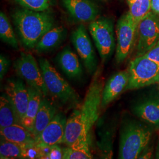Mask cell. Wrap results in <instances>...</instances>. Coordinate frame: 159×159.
<instances>
[{
    "label": "cell",
    "mask_w": 159,
    "mask_h": 159,
    "mask_svg": "<svg viewBox=\"0 0 159 159\" xmlns=\"http://www.w3.org/2000/svg\"><path fill=\"white\" fill-rule=\"evenodd\" d=\"M154 129L137 117L125 114L120 128L119 159H139L152 140Z\"/></svg>",
    "instance_id": "6da1fadb"
},
{
    "label": "cell",
    "mask_w": 159,
    "mask_h": 159,
    "mask_svg": "<svg viewBox=\"0 0 159 159\" xmlns=\"http://www.w3.org/2000/svg\"><path fill=\"white\" fill-rule=\"evenodd\" d=\"M138 26L129 12L120 18L116 27L117 46L115 58L117 64L125 61L136 44Z\"/></svg>",
    "instance_id": "ba28073f"
},
{
    "label": "cell",
    "mask_w": 159,
    "mask_h": 159,
    "mask_svg": "<svg viewBox=\"0 0 159 159\" xmlns=\"http://www.w3.org/2000/svg\"><path fill=\"white\" fill-rule=\"evenodd\" d=\"M154 158L155 159H159V134L157 139V142L156 146L155 149V154H154Z\"/></svg>",
    "instance_id": "836d02e7"
},
{
    "label": "cell",
    "mask_w": 159,
    "mask_h": 159,
    "mask_svg": "<svg viewBox=\"0 0 159 159\" xmlns=\"http://www.w3.org/2000/svg\"><path fill=\"white\" fill-rule=\"evenodd\" d=\"M39 66L48 95L51 97L57 106L66 109H80L82 102L79 94L63 79L50 61L46 58H40Z\"/></svg>",
    "instance_id": "3957f363"
},
{
    "label": "cell",
    "mask_w": 159,
    "mask_h": 159,
    "mask_svg": "<svg viewBox=\"0 0 159 159\" xmlns=\"http://www.w3.org/2000/svg\"><path fill=\"white\" fill-rule=\"evenodd\" d=\"M89 30L102 63L107 62L115 49L113 20L107 17L97 18L90 23Z\"/></svg>",
    "instance_id": "8992f818"
},
{
    "label": "cell",
    "mask_w": 159,
    "mask_h": 159,
    "mask_svg": "<svg viewBox=\"0 0 159 159\" xmlns=\"http://www.w3.org/2000/svg\"><path fill=\"white\" fill-rule=\"evenodd\" d=\"M62 2L70 16L78 22L91 23L98 16V7L90 0H62Z\"/></svg>",
    "instance_id": "9a60e30c"
},
{
    "label": "cell",
    "mask_w": 159,
    "mask_h": 159,
    "mask_svg": "<svg viewBox=\"0 0 159 159\" xmlns=\"http://www.w3.org/2000/svg\"><path fill=\"white\" fill-rule=\"evenodd\" d=\"M152 140L148 143V146L144 148L142 152L139 157V159H153L154 157V148L153 144H152Z\"/></svg>",
    "instance_id": "4dcf8cb0"
},
{
    "label": "cell",
    "mask_w": 159,
    "mask_h": 159,
    "mask_svg": "<svg viewBox=\"0 0 159 159\" xmlns=\"http://www.w3.org/2000/svg\"><path fill=\"white\" fill-rule=\"evenodd\" d=\"M4 91L21 122L26 113L29 104L28 87L24 85L21 80L9 79L7 80Z\"/></svg>",
    "instance_id": "4fadbf2b"
},
{
    "label": "cell",
    "mask_w": 159,
    "mask_h": 159,
    "mask_svg": "<svg viewBox=\"0 0 159 159\" xmlns=\"http://www.w3.org/2000/svg\"><path fill=\"white\" fill-rule=\"evenodd\" d=\"M57 61L60 68L69 78L79 79L83 75V70L79 59L69 46L60 52Z\"/></svg>",
    "instance_id": "e0dca14e"
},
{
    "label": "cell",
    "mask_w": 159,
    "mask_h": 159,
    "mask_svg": "<svg viewBox=\"0 0 159 159\" xmlns=\"http://www.w3.org/2000/svg\"><path fill=\"white\" fill-rule=\"evenodd\" d=\"M57 113V108L54 103L46 97H43L40 108L34 121L33 134L35 138V140L36 138L50 123Z\"/></svg>",
    "instance_id": "ffe728a7"
},
{
    "label": "cell",
    "mask_w": 159,
    "mask_h": 159,
    "mask_svg": "<svg viewBox=\"0 0 159 159\" xmlns=\"http://www.w3.org/2000/svg\"><path fill=\"white\" fill-rule=\"evenodd\" d=\"M67 37V30L63 26L53 27L48 31L36 44L38 53H46L60 46Z\"/></svg>",
    "instance_id": "d6986e66"
},
{
    "label": "cell",
    "mask_w": 159,
    "mask_h": 159,
    "mask_svg": "<svg viewBox=\"0 0 159 159\" xmlns=\"http://www.w3.org/2000/svg\"><path fill=\"white\" fill-rule=\"evenodd\" d=\"M0 135L6 140L25 147L36 144L33 133L21 124H16L0 129Z\"/></svg>",
    "instance_id": "ac0fdd59"
},
{
    "label": "cell",
    "mask_w": 159,
    "mask_h": 159,
    "mask_svg": "<svg viewBox=\"0 0 159 159\" xmlns=\"http://www.w3.org/2000/svg\"><path fill=\"white\" fill-rule=\"evenodd\" d=\"M63 148L58 146V144L52 145L50 150L46 159H63Z\"/></svg>",
    "instance_id": "f1b7e54d"
},
{
    "label": "cell",
    "mask_w": 159,
    "mask_h": 159,
    "mask_svg": "<svg viewBox=\"0 0 159 159\" xmlns=\"http://www.w3.org/2000/svg\"><path fill=\"white\" fill-rule=\"evenodd\" d=\"M71 40L87 72L93 75L98 68V59L84 25L80 24L74 30Z\"/></svg>",
    "instance_id": "8fae6325"
},
{
    "label": "cell",
    "mask_w": 159,
    "mask_h": 159,
    "mask_svg": "<svg viewBox=\"0 0 159 159\" xmlns=\"http://www.w3.org/2000/svg\"><path fill=\"white\" fill-rule=\"evenodd\" d=\"M145 56L148 58L159 63V40L153 48L148 52Z\"/></svg>",
    "instance_id": "1f68e13d"
},
{
    "label": "cell",
    "mask_w": 159,
    "mask_h": 159,
    "mask_svg": "<svg viewBox=\"0 0 159 159\" xmlns=\"http://www.w3.org/2000/svg\"><path fill=\"white\" fill-rule=\"evenodd\" d=\"M135 117L159 130V87L145 92L131 106Z\"/></svg>",
    "instance_id": "9c48e42d"
},
{
    "label": "cell",
    "mask_w": 159,
    "mask_h": 159,
    "mask_svg": "<svg viewBox=\"0 0 159 159\" xmlns=\"http://www.w3.org/2000/svg\"><path fill=\"white\" fill-rule=\"evenodd\" d=\"M10 65L9 59L2 54L0 56V79L2 81L7 73Z\"/></svg>",
    "instance_id": "f546056e"
},
{
    "label": "cell",
    "mask_w": 159,
    "mask_h": 159,
    "mask_svg": "<svg viewBox=\"0 0 159 159\" xmlns=\"http://www.w3.org/2000/svg\"><path fill=\"white\" fill-rule=\"evenodd\" d=\"M89 134L80 109H74L67 119L64 144L71 146L89 142Z\"/></svg>",
    "instance_id": "7c38bea8"
},
{
    "label": "cell",
    "mask_w": 159,
    "mask_h": 159,
    "mask_svg": "<svg viewBox=\"0 0 159 159\" xmlns=\"http://www.w3.org/2000/svg\"><path fill=\"white\" fill-rule=\"evenodd\" d=\"M131 17L138 26L151 10V0H127Z\"/></svg>",
    "instance_id": "cb8c5ba5"
},
{
    "label": "cell",
    "mask_w": 159,
    "mask_h": 159,
    "mask_svg": "<svg viewBox=\"0 0 159 159\" xmlns=\"http://www.w3.org/2000/svg\"><path fill=\"white\" fill-rule=\"evenodd\" d=\"M23 8L35 11H46L54 4V0H14Z\"/></svg>",
    "instance_id": "83f0119b"
},
{
    "label": "cell",
    "mask_w": 159,
    "mask_h": 159,
    "mask_svg": "<svg viewBox=\"0 0 159 159\" xmlns=\"http://www.w3.org/2000/svg\"><path fill=\"white\" fill-rule=\"evenodd\" d=\"M129 80L128 69L115 73L108 80L102 91V109L108 106L123 91H125Z\"/></svg>",
    "instance_id": "2e32d148"
},
{
    "label": "cell",
    "mask_w": 159,
    "mask_h": 159,
    "mask_svg": "<svg viewBox=\"0 0 159 159\" xmlns=\"http://www.w3.org/2000/svg\"><path fill=\"white\" fill-rule=\"evenodd\" d=\"M0 37L1 40L14 49H18V43L8 17L0 12Z\"/></svg>",
    "instance_id": "484cf974"
},
{
    "label": "cell",
    "mask_w": 159,
    "mask_h": 159,
    "mask_svg": "<svg viewBox=\"0 0 159 159\" xmlns=\"http://www.w3.org/2000/svg\"><path fill=\"white\" fill-rule=\"evenodd\" d=\"M29 102L26 113L21 121V125L33 133L34 121L40 107L43 96L38 91L28 86Z\"/></svg>",
    "instance_id": "44dd1931"
},
{
    "label": "cell",
    "mask_w": 159,
    "mask_h": 159,
    "mask_svg": "<svg viewBox=\"0 0 159 159\" xmlns=\"http://www.w3.org/2000/svg\"><path fill=\"white\" fill-rule=\"evenodd\" d=\"M159 40V15L150 11L137 28L136 57L146 54Z\"/></svg>",
    "instance_id": "30bf717a"
},
{
    "label": "cell",
    "mask_w": 159,
    "mask_h": 159,
    "mask_svg": "<svg viewBox=\"0 0 159 159\" xmlns=\"http://www.w3.org/2000/svg\"><path fill=\"white\" fill-rule=\"evenodd\" d=\"M151 10L159 15V0H151Z\"/></svg>",
    "instance_id": "d6a6232c"
},
{
    "label": "cell",
    "mask_w": 159,
    "mask_h": 159,
    "mask_svg": "<svg viewBox=\"0 0 159 159\" xmlns=\"http://www.w3.org/2000/svg\"><path fill=\"white\" fill-rule=\"evenodd\" d=\"M24 152L25 146L6 140V139L1 137V159H24Z\"/></svg>",
    "instance_id": "d4e9b609"
},
{
    "label": "cell",
    "mask_w": 159,
    "mask_h": 159,
    "mask_svg": "<svg viewBox=\"0 0 159 159\" xmlns=\"http://www.w3.org/2000/svg\"><path fill=\"white\" fill-rule=\"evenodd\" d=\"M16 124L21 122L9 98L4 94L0 97V129Z\"/></svg>",
    "instance_id": "7402d4cb"
},
{
    "label": "cell",
    "mask_w": 159,
    "mask_h": 159,
    "mask_svg": "<svg viewBox=\"0 0 159 159\" xmlns=\"http://www.w3.org/2000/svg\"><path fill=\"white\" fill-rule=\"evenodd\" d=\"M67 119L62 112H57L50 123L36 138L38 146L64 143Z\"/></svg>",
    "instance_id": "5bb4252c"
},
{
    "label": "cell",
    "mask_w": 159,
    "mask_h": 159,
    "mask_svg": "<svg viewBox=\"0 0 159 159\" xmlns=\"http://www.w3.org/2000/svg\"><path fill=\"white\" fill-rule=\"evenodd\" d=\"M103 1H106V0H103Z\"/></svg>",
    "instance_id": "d590c367"
},
{
    "label": "cell",
    "mask_w": 159,
    "mask_h": 159,
    "mask_svg": "<svg viewBox=\"0 0 159 159\" xmlns=\"http://www.w3.org/2000/svg\"><path fill=\"white\" fill-rule=\"evenodd\" d=\"M127 69L129 80L125 91L140 89L159 83V63L145 55L135 57Z\"/></svg>",
    "instance_id": "277c9868"
},
{
    "label": "cell",
    "mask_w": 159,
    "mask_h": 159,
    "mask_svg": "<svg viewBox=\"0 0 159 159\" xmlns=\"http://www.w3.org/2000/svg\"><path fill=\"white\" fill-rule=\"evenodd\" d=\"M104 87V83L102 76V71L99 68L93 74L91 83L80 108L89 133L100 116Z\"/></svg>",
    "instance_id": "5b68a950"
},
{
    "label": "cell",
    "mask_w": 159,
    "mask_h": 159,
    "mask_svg": "<svg viewBox=\"0 0 159 159\" xmlns=\"http://www.w3.org/2000/svg\"><path fill=\"white\" fill-rule=\"evenodd\" d=\"M157 84H158V85H159V83H157Z\"/></svg>",
    "instance_id": "e575fe53"
},
{
    "label": "cell",
    "mask_w": 159,
    "mask_h": 159,
    "mask_svg": "<svg viewBox=\"0 0 159 159\" xmlns=\"http://www.w3.org/2000/svg\"><path fill=\"white\" fill-rule=\"evenodd\" d=\"M116 130V124L106 125L100 133L98 148L104 158L110 159L113 156V144Z\"/></svg>",
    "instance_id": "603a6c76"
},
{
    "label": "cell",
    "mask_w": 159,
    "mask_h": 159,
    "mask_svg": "<svg viewBox=\"0 0 159 159\" xmlns=\"http://www.w3.org/2000/svg\"><path fill=\"white\" fill-rule=\"evenodd\" d=\"M12 17L20 40L26 48H35L41 38L54 27L55 20L49 12L17 9Z\"/></svg>",
    "instance_id": "7a4b0ae2"
},
{
    "label": "cell",
    "mask_w": 159,
    "mask_h": 159,
    "mask_svg": "<svg viewBox=\"0 0 159 159\" xmlns=\"http://www.w3.org/2000/svg\"><path fill=\"white\" fill-rule=\"evenodd\" d=\"M64 159H90L91 155L89 142L82 143L77 145L63 148Z\"/></svg>",
    "instance_id": "4316f807"
},
{
    "label": "cell",
    "mask_w": 159,
    "mask_h": 159,
    "mask_svg": "<svg viewBox=\"0 0 159 159\" xmlns=\"http://www.w3.org/2000/svg\"><path fill=\"white\" fill-rule=\"evenodd\" d=\"M14 68L16 74L29 87L39 91L43 97H47L48 92L40 66L31 54L21 52L14 63Z\"/></svg>",
    "instance_id": "52a82bcc"
}]
</instances>
